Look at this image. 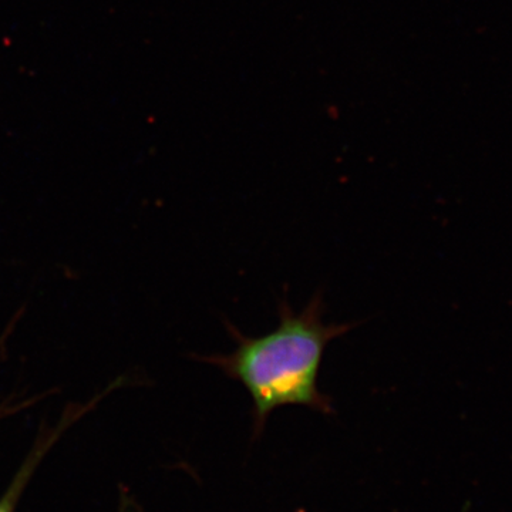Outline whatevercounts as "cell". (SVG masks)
I'll return each instance as SVG.
<instances>
[{"mask_svg":"<svg viewBox=\"0 0 512 512\" xmlns=\"http://www.w3.org/2000/svg\"><path fill=\"white\" fill-rule=\"evenodd\" d=\"M325 301L316 293L301 313L292 311L288 298L279 301V326L261 338H248L225 322L237 348L228 355L201 357L237 380L252 399L255 434L268 417L284 406H305L323 414L335 413L332 397L320 392L323 355L332 340L346 335L357 323H325Z\"/></svg>","mask_w":512,"mask_h":512,"instance_id":"6da1fadb","label":"cell"},{"mask_svg":"<svg viewBox=\"0 0 512 512\" xmlns=\"http://www.w3.org/2000/svg\"><path fill=\"white\" fill-rule=\"evenodd\" d=\"M29 476V470L26 468L25 474L16 478L15 483H13L12 488L8 491V494L2 498L0 501V512H13V507H15L16 500H18L20 491L23 490V484H25L26 477Z\"/></svg>","mask_w":512,"mask_h":512,"instance_id":"7a4b0ae2","label":"cell"}]
</instances>
